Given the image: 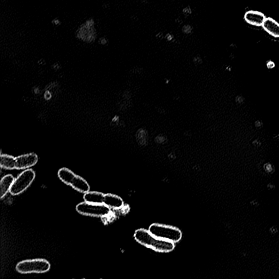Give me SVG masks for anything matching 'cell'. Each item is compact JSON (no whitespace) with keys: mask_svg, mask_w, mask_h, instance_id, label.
<instances>
[{"mask_svg":"<svg viewBox=\"0 0 279 279\" xmlns=\"http://www.w3.org/2000/svg\"><path fill=\"white\" fill-rule=\"evenodd\" d=\"M105 194H103L98 191H88L84 194V200L85 202L97 204H103L104 198H105Z\"/></svg>","mask_w":279,"mask_h":279,"instance_id":"obj_12","label":"cell"},{"mask_svg":"<svg viewBox=\"0 0 279 279\" xmlns=\"http://www.w3.org/2000/svg\"><path fill=\"white\" fill-rule=\"evenodd\" d=\"M266 17L264 13L255 11H249L244 15V19L247 23L251 26L262 27Z\"/></svg>","mask_w":279,"mask_h":279,"instance_id":"obj_7","label":"cell"},{"mask_svg":"<svg viewBox=\"0 0 279 279\" xmlns=\"http://www.w3.org/2000/svg\"><path fill=\"white\" fill-rule=\"evenodd\" d=\"M165 138L164 137H158L156 138V141L157 142L161 143L164 142L165 141Z\"/></svg>","mask_w":279,"mask_h":279,"instance_id":"obj_17","label":"cell"},{"mask_svg":"<svg viewBox=\"0 0 279 279\" xmlns=\"http://www.w3.org/2000/svg\"><path fill=\"white\" fill-rule=\"evenodd\" d=\"M77 211L86 216L106 217L111 214V210L105 204L83 202L77 205Z\"/></svg>","mask_w":279,"mask_h":279,"instance_id":"obj_4","label":"cell"},{"mask_svg":"<svg viewBox=\"0 0 279 279\" xmlns=\"http://www.w3.org/2000/svg\"><path fill=\"white\" fill-rule=\"evenodd\" d=\"M137 140L139 144L141 145H146L147 143V132L143 130H140L137 134Z\"/></svg>","mask_w":279,"mask_h":279,"instance_id":"obj_15","label":"cell"},{"mask_svg":"<svg viewBox=\"0 0 279 279\" xmlns=\"http://www.w3.org/2000/svg\"><path fill=\"white\" fill-rule=\"evenodd\" d=\"M134 236L139 243L157 252H169L175 248V243L162 240L151 234L148 230L138 229Z\"/></svg>","mask_w":279,"mask_h":279,"instance_id":"obj_1","label":"cell"},{"mask_svg":"<svg viewBox=\"0 0 279 279\" xmlns=\"http://www.w3.org/2000/svg\"><path fill=\"white\" fill-rule=\"evenodd\" d=\"M75 174L72 171L66 168V167H63L58 171V177L62 182L68 186L70 179L73 177Z\"/></svg>","mask_w":279,"mask_h":279,"instance_id":"obj_14","label":"cell"},{"mask_svg":"<svg viewBox=\"0 0 279 279\" xmlns=\"http://www.w3.org/2000/svg\"><path fill=\"white\" fill-rule=\"evenodd\" d=\"M149 232L162 240L176 243L182 237L181 231L177 227L159 224H153L148 229Z\"/></svg>","mask_w":279,"mask_h":279,"instance_id":"obj_3","label":"cell"},{"mask_svg":"<svg viewBox=\"0 0 279 279\" xmlns=\"http://www.w3.org/2000/svg\"><path fill=\"white\" fill-rule=\"evenodd\" d=\"M262 27L270 35L279 38V23L273 18H266Z\"/></svg>","mask_w":279,"mask_h":279,"instance_id":"obj_10","label":"cell"},{"mask_svg":"<svg viewBox=\"0 0 279 279\" xmlns=\"http://www.w3.org/2000/svg\"><path fill=\"white\" fill-rule=\"evenodd\" d=\"M103 204L109 207L111 210H121L124 205L123 199L121 197L113 194H105Z\"/></svg>","mask_w":279,"mask_h":279,"instance_id":"obj_9","label":"cell"},{"mask_svg":"<svg viewBox=\"0 0 279 279\" xmlns=\"http://www.w3.org/2000/svg\"><path fill=\"white\" fill-rule=\"evenodd\" d=\"M51 265L44 259H35L20 261L15 269L20 274H42L49 272Z\"/></svg>","mask_w":279,"mask_h":279,"instance_id":"obj_2","label":"cell"},{"mask_svg":"<svg viewBox=\"0 0 279 279\" xmlns=\"http://www.w3.org/2000/svg\"><path fill=\"white\" fill-rule=\"evenodd\" d=\"M183 30L185 32V33L189 34L191 32V28L190 27V26H185L184 28H183Z\"/></svg>","mask_w":279,"mask_h":279,"instance_id":"obj_16","label":"cell"},{"mask_svg":"<svg viewBox=\"0 0 279 279\" xmlns=\"http://www.w3.org/2000/svg\"><path fill=\"white\" fill-rule=\"evenodd\" d=\"M35 177L36 173L33 169L25 170L15 179L10 193L16 196L24 192L33 183Z\"/></svg>","mask_w":279,"mask_h":279,"instance_id":"obj_5","label":"cell"},{"mask_svg":"<svg viewBox=\"0 0 279 279\" xmlns=\"http://www.w3.org/2000/svg\"><path fill=\"white\" fill-rule=\"evenodd\" d=\"M38 157L35 153H29L15 157V170H26L35 166Z\"/></svg>","mask_w":279,"mask_h":279,"instance_id":"obj_6","label":"cell"},{"mask_svg":"<svg viewBox=\"0 0 279 279\" xmlns=\"http://www.w3.org/2000/svg\"><path fill=\"white\" fill-rule=\"evenodd\" d=\"M0 166L2 169L6 170H15V157L2 154L0 157Z\"/></svg>","mask_w":279,"mask_h":279,"instance_id":"obj_13","label":"cell"},{"mask_svg":"<svg viewBox=\"0 0 279 279\" xmlns=\"http://www.w3.org/2000/svg\"><path fill=\"white\" fill-rule=\"evenodd\" d=\"M74 189L81 193H86L90 190V186L84 179L75 174L71 179L69 185Z\"/></svg>","mask_w":279,"mask_h":279,"instance_id":"obj_8","label":"cell"},{"mask_svg":"<svg viewBox=\"0 0 279 279\" xmlns=\"http://www.w3.org/2000/svg\"><path fill=\"white\" fill-rule=\"evenodd\" d=\"M14 180L15 179L11 174L6 175L2 179L1 182H0V188H1V190H0V197L2 199L10 192Z\"/></svg>","mask_w":279,"mask_h":279,"instance_id":"obj_11","label":"cell"}]
</instances>
